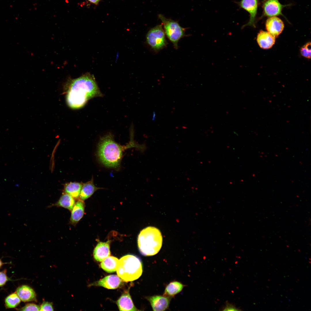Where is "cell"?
Returning <instances> with one entry per match:
<instances>
[{"instance_id": "6da1fadb", "label": "cell", "mask_w": 311, "mask_h": 311, "mask_svg": "<svg viewBox=\"0 0 311 311\" xmlns=\"http://www.w3.org/2000/svg\"><path fill=\"white\" fill-rule=\"evenodd\" d=\"M65 87L67 105L73 109L81 108L90 99L103 96L94 76L88 73L76 78H69Z\"/></svg>"}, {"instance_id": "7a4b0ae2", "label": "cell", "mask_w": 311, "mask_h": 311, "mask_svg": "<svg viewBox=\"0 0 311 311\" xmlns=\"http://www.w3.org/2000/svg\"><path fill=\"white\" fill-rule=\"evenodd\" d=\"M130 140L126 145H122L116 143L114 136L109 133L100 138L98 145L97 155L101 162L108 167L119 168L123 152L127 149L135 148L143 152L146 149L145 144H139L134 139L133 133L131 132Z\"/></svg>"}, {"instance_id": "3957f363", "label": "cell", "mask_w": 311, "mask_h": 311, "mask_svg": "<svg viewBox=\"0 0 311 311\" xmlns=\"http://www.w3.org/2000/svg\"><path fill=\"white\" fill-rule=\"evenodd\" d=\"M141 254L145 256H151L157 254L162 246V238L158 228L149 226L141 230L137 240Z\"/></svg>"}, {"instance_id": "277c9868", "label": "cell", "mask_w": 311, "mask_h": 311, "mask_svg": "<svg viewBox=\"0 0 311 311\" xmlns=\"http://www.w3.org/2000/svg\"><path fill=\"white\" fill-rule=\"evenodd\" d=\"M116 271L118 276L123 281H133L138 279L142 274V262L136 256L125 255L119 260Z\"/></svg>"}, {"instance_id": "5b68a950", "label": "cell", "mask_w": 311, "mask_h": 311, "mask_svg": "<svg viewBox=\"0 0 311 311\" xmlns=\"http://www.w3.org/2000/svg\"><path fill=\"white\" fill-rule=\"evenodd\" d=\"M158 17L163 25L165 34L175 48L177 49L179 40L186 36L185 29L182 27L177 22L167 18L162 14H159Z\"/></svg>"}, {"instance_id": "8992f818", "label": "cell", "mask_w": 311, "mask_h": 311, "mask_svg": "<svg viewBox=\"0 0 311 311\" xmlns=\"http://www.w3.org/2000/svg\"><path fill=\"white\" fill-rule=\"evenodd\" d=\"M146 42L154 50L158 51L165 48L167 43L162 24L151 29L146 36Z\"/></svg>"}, {"instance_id": "52a82bcc", "label": "cell", "mask_w": 311, "mask_h": 311, "mask_svg": "<svg viewBox=\"0 0 311 311\" xmlns=\"http://www.w3.org/2000/svg\"><path fill=\"white\" fill-rule=\"evenodd\" d=\"M236 3L239 7L245 10L249 14L248 22L242 26V29L247 26L255 27L259 0H241L236 2Z\"/></svg>"}, {"instance_id": "ba28073f", "label": "cell", "mask_w": 311, "mask_h": 311, "mask_svg": "<svg viewBox=\"0 0 311 311\" xmlns=\"http://www.w3.org/2000/svg\"><path fill=\"white\" fill-rule=\"evenodd\" d=\"M291 5H282L278 0H265L262 4L263 11L261 17H270L281 15L287 19L282 14V11L283 8Z\"/></svg>"}, {"instance_id": "9c48e42d", "label": "cell", "mask_w": 311, "mask_h": 311, "mask_svg": "<svg viewBox=\"0 0 311 311\" xmlns=\"http://www.w3.org/2000/svg\"><path fill=\"white\" fill-rule=\"evenodd\" d=\"M172 297L156 295L148 297L147 299L150 302L153 311H164L168 308Z\"/></svg>"}, {"instance_id": "30bf717a", "label": "cell", "mask_w": 311, "mask_h": 311, "mask_svg": "<svg viewBox=\"0 0 311 311\" xmlns=\"http://www.w3.org/2000/svg\"><path fill=\"white\" fill-rule=\"evenodd\" d=\"M122 281V279L118 276L111 275L94 282L90 285L101 286L109 289H115L120 287Z\"/></svg>"}, {"instance_id": "8fae6325", "label": "cell", "mask_w": 311, "mask_h": 311, "mask_svg": "<svg viewBox=\"0 0 311 311\" xmlns=\"http://www.w3.org/2000/svg\"><path fill=\"white\" fill-rule=\"evenodd\" d=\"M265 25L268 32L275 38L282 33L284 27L282 20L276 16L269 17L266 21Z\"/></svg>"}, {"instance_id": "7c38bea8", "label": "cell", "mask_w": 311, "mask_h": 311, "mask_svg": "<svg viewBox=\"0 0 311 311\" xmlns=\"http://www.w3.org/2000/svg\"><path fill=\"white\" fill-rule=\"evenodd\" d=\"M111 241L109 240L106 242H98L93 251L94 257L96 261H102L110 256V244Z\"/></svg>"}, {"instance_id": "4fadbf2b", "label": "cell", "mask_w": 311, "mask_h": 311, "mask_svg": "<svg viewBox=\"0 0 311 311\" xmlns=\"http://www.w3.org/2000/svg\"><path fill=\"white\" fill-rule=\"evenodd\" d=\"M129 291L128 289L122 294L116 302L120 311L138 310L133 302Z\"/></svg>"}, {"instance_id": "5bb4252c", "label": "cell", "mask_w": 311, "mask_h": 311, "mask_svg": "<svg viewBox=\"0 0 311 311\" xmlns=\"http://www.w3.org/2000/svg\"><path fill=\"white\" fill-rule=\"evenodd\" d=\"M21 301L23 302L36 301V295L33 289L30 286L22 285L18 287L15 291Z\"/></svg>"}, {"instance_id": "9a60e30c", "label": "cell", "mask_w": 311, "mask_h": 311, "mask_svg": "<svg viewBox=\"0 0 311 311\" xmlns=\"http://www.w3.org/2000/svg\"><path fill=\"white\" fill-rule=\"evenodd\" d=\"M85 204L84 201L79 200L75 203L71 211L70 223L75 226L83 217L84 212Z\"/></svg>"}, {"instance_id": "2e32d148", "label": "cell", "mask_w": 311, "mask_h": 311, "mask_svg": "<svg viewBox=\"0 0 311 311\" xmlns=\"http://www.w3.org/2000/svg\"><path fill=\"white\" fill-rule=\"evenodd\" d=\"M257 41L261 48L268 49L274 44L275 37L268 32L261 30L258 33Z\"/></svg>"}, {"instance_id": "e0dca14e", "label": "cell", "mask_w": 311, "mask_h": 311, "mask_svg": "<svg viewBox=\"0 0 311 311\" xmlns=\"http://www.w3.org/2000/svg\"><path fill=\"white\" fill-rule=\"evenodd\" d=\"M101 189L102 188L95 186L92 177L90 181L83 184L79 197V199L84 201L90 197L95 191Z\"/></svg>"}, {"instance_id": "ac0fdd59", "label": "cell", "mask_w": 311, "mask_h": 311, "mask_svg": "<svg viewBox=\"0 0 311 311\" xmlns=\"http://www.w3.org/2000/svg\"><path fill=\"white\" fill-rule=\"evenodd\" d=\"M75 203V199L69 194L64 193L54 205L65 208L71 211Z\"/></svg>"}, {"instance_id": "d6986e66", "label": "cell", "mask_w": 311, "mask_h": 311, "mask_svg": "<svg viewBox=\"0 0 311 311\" xmlns=\"http://www.w3.org/2000/svg\"><path fill=\"white\" fill-rule=\"evenodd\" d=\"M118 261L117 258L109 256L102 261L100 265L101 268L105 272L113 273L116 271Z\"/></svg>"}, {"instance_id": "ffe728a7", "label": "cell", "mask_w": 311, "mask_h": 311, "mask_svg": "<svg viewBox=\"0 0 311 311\" xmlns=\"http://www.w3.org/2000/svg\"><path fill=\"white\" fill-rule=\"evenodd\" d=\"M83 185L81 183L70 182L66 183L64 186V192L67 194L75 199L79 198Z\"/></svg>"}, {"instance_id": "44dd1931", "label": "cell", "mask_w": 311, "mask_h": 311, "mask_svg": "<svg viewBox=\"0 0 311 311\" xmlns=\"http://www.w3.org/2000/svg\"><path fill=\"white\" fill-rule=\"evenodd\" d=\"M184 286L181 282L177 281L171 282L166 287L163 295L172 297L180 292Z\"/></svg>"}, {"instance_id": "7402d4cb", "label": "cell", "mask_w": 311, "mask_h": 311, "mask_svg": "<svg viewBox=\"0 0 311 311\" xmlns=\"http://www.w3.org/2000/svg\"><path fill=\"white\" fill-rule=\"evenodd\" d=\"M21 300L15 292L8 295L5 299V306L7 309L15 308L20 303Z\"/></svg>"}, {"instance_id": "603a6c76", "label": "cell", "mask_w": 311, "mask_h": 311, "mask_svg": "<svg viewBox=\"0 0 311 311\" xmlns=\"http://www.w3.org/2000/svg\"><path fill=\"white\" fill-rule=\"evenodd\" d=\"M311 43L308 42L301 49L300 52L302 56L307 58H311Z\"/></svg>"}, {"instance_id": "cb8c5ba5", "label": "cell", "mask_w": 311, "mask_h": 311, "mask_svg": "<svg viewBox=\"0 0 311 311\" xmlns=\"http://www.w3.org/2000/svg\"><path fill=\"white\" fill-rule=\"evenodd\" d=\"M16 310L20 311H39L40 310V306L33 303H28L24 306Z\"/></svg>"}, {"instance_id": "d4e9b609", "label": "cell", "mask_w": 311, "mask_h": 311, "mask_svg": "<svg viewBox=\"0 0 311 311\" xmlns=\"http://www.w3.org/2000/svg\"><path fill=\"white\" fill-rule=\"evenodd\" d=\"M5 269L0 272V287L4 285L7 282L12 280L7 276Z\"/></svg>"}, {"instance_id": "484cf974", "label": "cell", "mask_w": 311, "mask_h": 311, "mask_svg": "<svg viewBox=\"0 0 311 311\" xmlns=\"http://www.w3.org/2000/svg\"><path fill=\"white\" fill-rule=\"evenodd\" d=\"M54 308L52 303L47 301H43L40 306V311H53Z\"/></svg>"}, {"instance_id": "4316f807", "label": "cell", "mask_w": 311, "mask_h": 311, "mask_svg": "<svg viewBox=\"0 0 311 311\" xmlns=\"http://www.w3.org/2000/svg\"><path fill=\"white\" fill-rule=\"evenodd\" d=\"M223 311H240L241 310L236 307L234 305L226 302L225 305L222 308Z\"/></svg>"}, {"instance_id": "83f0119b", "label": "cell", "mask_w": 311, "mask_h": 311, "mask_svg": "<svg viewBox=\"0 0 311 311\" xmlns=\"http://www.w3.org/2000/svg\"><path fill=\"white\" fill-rule=\"evenodd\" d=\"M90 2L95 4H97L99 2L100 0H88Z\"/></svg>"}, {"instance_id": "f1b7e54d", "label": "cell", "mask_w": 311, "mask_h": 311, "mask_svg": "<svg viewBox=\"0 0 311 311\" xmlns=\"http://www.w3.org/2000/svg\"><path fill=\"white\" fill-rule=\"evenodd\" d=\"M4 263L0 259V268L4 264L6 263Z\"/></svg>"}]
</instances>
